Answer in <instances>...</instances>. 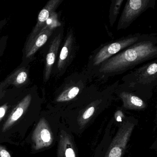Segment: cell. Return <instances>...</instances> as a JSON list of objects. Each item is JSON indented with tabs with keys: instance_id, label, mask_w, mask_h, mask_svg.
Listing matches in <instances>:
<instances>
[{
	"instance_id": "cell-7",
	"label": "cell",
	"mask_w": 157,
	"mask_h": 157,
	"mask_svg": "<svg viewBox=\"0 0 157 157\" xmlns=\"http://www.w3.org/2000/svg\"><path fill=\"white\" fill-rule=\"evenodd\" d=\"M55 33V35L50 41L45 57L44 68L43 73V80L44 82H47L50 78L63 37L62 30H59Z\"/></svg>"
},
{
	"instance_id": "cell-12",
	"label": "cell",
	"mask_w": 157,
	"mask_h": 157,
	"mask_svg": "<svg viewBox=\"0 0 157 157\" xmlns=\"http://www.w3.org/2000/svg\"><path fill=\"white\" fill-rule=\"evenodd\" d=\"M123 2V0H117L112 1L113 3L111 5L110 13V22L112 25H113L115 22Z\"/></svg>"
},
{
	"instance_id": "cell-13",
	"label": "cell",
	"mask_w": 157,
	"mask_h": 157,
	"mask_svg": "<svg viewBox=\"0 0 157 157\" xmlns=\"http://www.w3.org/2000/svg\"><path fill=\"white\" fill-rule=\"evenodd\" d=\"M8 39L9 36L7 35L3 36L0 38V62L7 47Z\"/></svg>"
},
{
	"instance_id": "cell-6",
	"label": "cell",
	"mask_w": 157,
	"mask_h": 157,
	"mask_svg": "<svg viewBox=\"0 0 157 157\" xmlns=\"http://www.w3.org/2000/svg\"><path fill=\"white\" fill-rule=\"evenodd\" d=\"M62 2L61 0H50L48 2L38 14L36 24L28 36L24 47L28 45L40 34L46 25L48 19Z\"/></svg>"
},
{
	"instance_id": "cell-9",
	"label": "cell",
	"mask_w": 157,
	"mask_h": 157,
	"mask_svg": "<svg viewBox=\"0 0 157 157\" xmlns=\"http://www.w3.org/2000/svg\"><path fill=\"white\" fill-rule=\"evenodd\" d=\"M32 139L35 150L48 147L51 144L52 136L45 119H40L34 130Z\"/></svg>"
},
{
	"instance_id": "cell-19",
	"label": "cell",
	"mask_w": 157,
	"mask_h": 157,
	"mask_svg": "<svg viewBox=\"0 0 157 157\" xmlns=\"http://www.w3.org/2000/svg\"><path fill=\"white\" fill-rule=\"evenodd\" d=\"M66 157H75V152L71 148H68L66 150Z\"/></svg>"
},
{
	"instance_id": "cell-15",
	"label": "cell",
	"mask_w": 157,
	"mask_h": 157,
	"mask_svg": "<svg viewBox=\"0 0 157 157\" xmlns=\"http://www.w3.org/2000/svg\"><path fill=\"white\" fill-rule=\"evenodd\" d=\"M121 150L118 147H115L111 150L109 153V157H120Z\"/></svg>"
},
{
	"instance_id": "cell-10",
	"label": "cell",
	"mask_w": 157,
	"mask_h": 157,
	"mask_svg": "<svg viewBox=\"0 0 157 157\" xmlns=\"http://www.w3.org/2000/svg\"><path fill=\"white\" fill-rule=\"evenodd\" d=\"M73 42V36L70 33L68 34L63 47L60 51L55 69V74L57 76L62 75L69 64L71 58V53L72 49Z\"/></svg>"
},
{
	"instance_id": "cell-11",
	"label": "cell",
	"mask_w": 157,
	"mask_h": 157,
	"mask_svg": "<svg viewBox=\"0 0 157 157\" xmlns=\"http://www.w3.org/2000/svg\"><path fill=\"white\" fill-rule=\"evenodd\" d=\"M79 92V88L77 86H73L65 90L57 99L58 102L73 99L76 97Z\"/></svg>"
},
{
	"instance_id": "cell-5",
	"label": "cell",
	"mask_w": 157,
	"mask_h": 157,
	"mask_svg": "<svg viewBox=\"0 0 157 157\" xmlns=\"http://www.w3.org/2000/svg\"><path fill=\"white\" fill-rule=\"evenodd\" d=\"M149 0H130L126 3L118 21L117 30L125 29L146 10L150 5Z\"/></svg>"
},
{
	"instance_id": "cell-20",
	"label": "cell",
	"mask_w": 157,
	"mask_h": 157,
	"mask_svg": "<svg viewBox=\"0 0 157 157\" xmlns=\"http://www.w3.org/2000/svg\"><path fill=\"white\" fill-rule=\"evenodd\" d=\"M117 121L118 122H121L122 121V119H121V117H120V116H118V117H117Z\"/></svg>"
},
{
	"instance_id": "cell-16",
	"label": "cell",
	"mask_w": 157,
	"mask_h": 157,
	"mask_svg": "<svg viewBox=\"0 0 157 157\" xmlns=\"http://www.w3.org/2000/svg\"><path fill=\"white\" fill-rule=\"evenodd\" d=\"M94 107H91L89 108L86 112L84 113L83 115V118L84 119H86L90 117L94 113Z\"/></svg>"
},
{
	"instance_id": "cell-18",
	"label": "cell",
	"mask_w": 157,
	"mask_h": 157,
	"mask_svg": "<svg viewBox=\"0 0 157 157\" xmlns=\"http://www.w3.org/2000/svg\"><path fill=\"white\" fill-rule=\"evenodd\" d=\"M8 108V105L7 104L0 107V121L2 120V118L5 115Z\"/></svg>"
},
{
	"instance_id": "cell-2",
	"label": "cell",
	"mask_w": 157,
	"mask_h": 157,
	"mask_svg": "<svg viewBox=\"0 0 157 157\" xmlns=\"http://www.w3.org/2000/svg\"><path fill=\"white\" fill-rule=\"evenodd\" d=\"M56 19V13L54 12L40 34L28 45L23 48L22 61L20 65L30 66V63L33 61L36 53L46 44L58 26Z\"/></svg>"
},
{
	"instance_id": "cell-14",
	"label": "cell",
	"mask_w": 157,
	"mask_h": 157,
	"mask_svg": "<svg viewBox=\"0 0 157 157\" xmlns=\"http://www.w3.org/2000/svg\"><path fill=\"white\" fill-rule=\"evenodd\" d=\"M130 102L134 105L137 106H141L143 105V102L140 98L136 96H131L130 98Z\"/></svg>"
},
{
	"instance_id": "cell-3",
	"label": "cell",
	"mask_w": 157,
	"mask_h": 157,
	"mask_svg": "<svg viewBox=\"0 0 157 157\" xmlns=\"http://www.w3.org/2000/svg\"><path fill=\"white\" fill-rule=\"evenodd\" d=\"M30 66H20L0 82V99L8 92L23 91L31 84Z\"/></svg>"
},
{
	"instance_id": "cell-4",
	"label": "cell",
	"mask_w": 157,
	"mask_h": 157,
	"mask_svg": "<svg viewBox=\"0 0 157 157\" xmlns=\"http://www.w3.org/2000/svg\"><path fill=\"white\" fill-rule=\"evenodd\" d=\"M139 39V37L137 36L124 37L105 46L94 56L92 62L93 65L99 66L117 53L136 44Z\"/></svg>"
},
{
	"instance_id": "cell-17",
	"label": "cell",
	"mask_w": 157,
	"mask_h": 157,
	"mask_svg": "<svg viewBox=\"0 0 157 157\" xmlns=\"http://www.w3.org/2000/svg\"><path fill=\"white\" fill-rule=\"evenodd\" d=\"M0 157H11L10 152L1 145H0Z\"/></svg>"
},
{
	"instance_id": "cell-8",
	"label": "cell",
	"mask_w": 157,
	"mask_h": 157,
	"mask_svg": "<svg viewBox=\"0 0 157 157\" xmlns=\"http://www.w3.org/2000/svg\"><path fill=\"white\" fill-rule=\"evenodd\" d=\"M37 86L33 85L26 90V94L23 97L10 114L9 118L2 127V131L5 132L9 130L24 114L32 103L33 94Z\"/></svg>"
},
{
	"instance_id": "cell-1",
	"label": "cell",
	"mask_w": 157,
	"mask_h": 157,
	"mask_svg": "<svg viewBox=\"0 0 157 157\" xmlns=\"http://www.w3.org/2000/svg\"><path fill=\"white\" fill-rule=\"evenodd\" d=\"M128 48L102 63L98 69L99 74H118L151 59L157 55V47L151 41H141Z\"/></svg>"
}]
</instances>
